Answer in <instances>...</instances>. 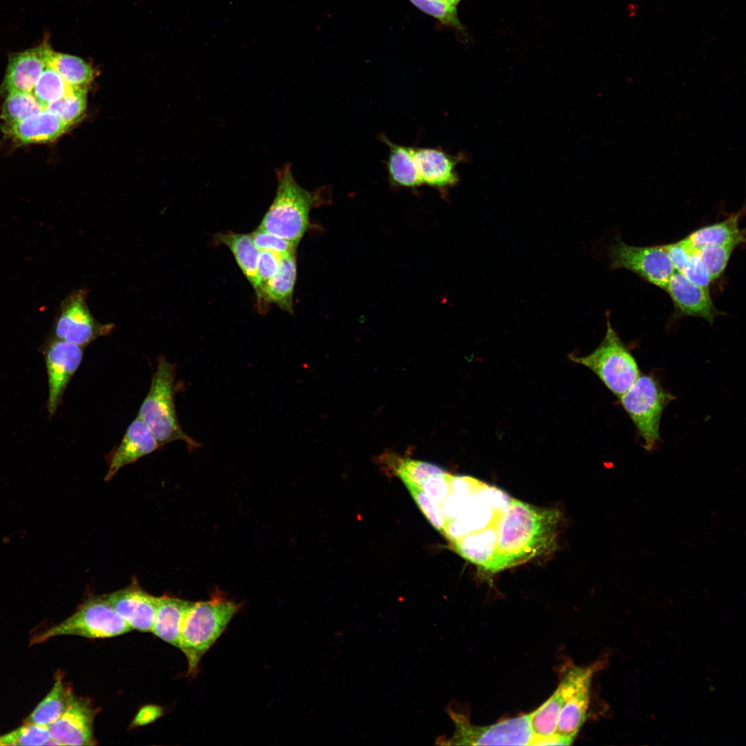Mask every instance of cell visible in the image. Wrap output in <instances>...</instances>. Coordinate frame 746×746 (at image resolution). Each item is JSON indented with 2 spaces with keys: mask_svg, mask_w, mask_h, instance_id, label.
<instances>
[{
  "mask_svg": "<svg viewBox=\"0 0 746 746\" xmlns=\"http://www.w3.org/2000/svg\"><path fill=\"white\" fill-rule=\"evenodd\" d=\"M562 514L511 498L501 517L494 555L486 571L498 572L552 553Z\"/></svg>",
  "mask_w": 746,
  "mask_h": 746,
  "instance_id": "6da1fadb",
  "label": "cell"
},
{
  "mask_svg": "<svg viewBox=\"0 0 746 746\" xmlns=\"http://www.w3.org/2000/svg\"><path fill=\"white\" fill-rule=\"evenodd\" d=\"M510 499L471 477L452 475L450 492L439 504L444 522L441 533L452 543L496 528Z\"/></svg>",
  "mask_w": 746,
  "mask_h": 746,
  "instance_id": "7a4b0ae2",
  "label": "cell"
},
{
  "mask_svg": "<svg viewBox=\"0 0 746 746\" xmlns=\"http://www.w3.org/2000/svg\"><path fill=\"white\" fill-rule=\"evenodd\" d=\"M276 177L275 197L258 228L298 247L310 227L311 211L327 202L330 188L304 189L294 178L289 163L278 168Z\"/></svg>",
  "mask_w": 746,
  "mask_h": 746,
  "instance_id": "3957f363",
  "label": "cell"
},
{
  "mask_svg": "<svg viewBox=\"0 0 746 746\" xmlns=\"http://www.w3.org/2000/svg\"><path fill=\"white\" fill-rule=\"evenodd\" d=\"M240 604L215 593L209 600L193 602L184 620L179 648L194 675L202 656L213 645L236 615Z\"/></svg>",
  "mask_w": 746,
  "mask_h": 746,
  "instance_id": "277c9868",
  "label": "cell"
},
{
  "mask_svg": "<svg viewBox=\"0 0 746 746\" xmlns=\"http://www.w3.org/2000/svg\"><path fill=\"white\" fill-rule=\"evenodd\" d=\"M175 376V365L165 357L160 356L138 417L148 425L161 446L181 440L189 448L193 450L200 448V443L184 432L177 418L174 402Z\"/></svg>",
  "mask_w": 746,
  "mask_h": 746,
  "instance_id": "5b68a950",
  "label": "cell"
},
{
  "mask_svg": "<svg viewBox=\"0 0 746 746\" xmlns=\"http://www.w3.org/2000/svg\"><path fill=\"white\" fill-rule=\"evenodd\" d=\"M620 403L633 421L648 452L660 441V425L665 407L675 397L652 374H640L619 398Z\"/></svg>",
  "mask_w": 746,
  "mask_h": 746,
  "instance_id": "8992f818",
  "label": "cell"
},
{
  "mask_svg": "<svg viewBox=\"0 0 746 746\" xmlns=\"http://www.w3.org/2000/svg\"><path fill=\"white\" fill-rule=\"evenodd\" d=\"M605 336L591 353L584 356L570 355L571 361L593 372L604 385L619 398L640 374L635 358L613 328L606 316Z\"/></svg>",
  "mask_w": 746,
  "mask_h": 746,
  "instance_id": "52a82bcc",
  "label": "cell"
},
{
  "mask_svg": "<svg viewBox=\"0 0 746 746\" xmlns=\"http://www.w3.org/2000/svg\"><path fill=\"white\" fill-rule=\"evenodd\" d=\"M131 630L104 595L88 597L69 618L35 635L31 642L40 643L59 635L106 638L122 635Z\"/></svg>",
  "mask_w": 746,
  "mask_h": 746,
  "instance_id": "ba28073f",
  "label": "cell"
},
{
  "mask_svg": "<svg viewBox=\"0 0 746 746\" xmlns=\"http://www.w3.org/2000/svg\"><path fill=\"white\" fill-rule=\"evenodd\" d=\"M455 723V731L447 740H437V744L454 745H530L533 738L530 716H522L501 720L486 726L470 723L463 714L450 710Z\"/></svg>",
  "mask_w": 746,
  "mask_h": 746,
  "instance_id": "9c48e42d",
  "label": "cell"
},
{
  "mask_svg": "<svg viewBox=\"0 0 746 746\" xmlns=\"http://www.w3.org/2000/svg\"><path fill=\"white\" fill-rule=\"evenodd\" d=\"M596 667L573 665L563 673L559 684L564 694L556 734L574 741L580 729L586 720L590 702L592 677Z\"/></svg>",
  "mask_w": 746,
  "mask_h": 746,
  "instance_id": "30bf717a",
  "label": "cell"
},
{
  "mask_svg": "<svg viewBox=\"0 0 746 746\" xmlns=\"http://www.w3.org/2000/svg\"><path fill=\"white\" fill-rule=\"evenodd\" d=\"M612 269H624L664 289L676 271L662 245L638 247L618 240L609 249Z\"/></svg>",
  "mask_w": 746,
  "mask_h": 746,
  "instance_id": "8fae6325",
  "label": "cell"
},
{
  "mask_svg": "<svg viewBox=\"0 0 746 746\" xmlns=\"http://www.w3.org/2000/svg\"><path fill=\"white\" fill-rule=\"evenodd\" d=\"M87 293L79 289L64 300L55 325L56 338L84 347L113 331L114 325L102 324L93 317L86 303Z\"/></svg>",
  "mask_w": 746,
  "mask_h": 746,
  "instance_id": "7c38bea8",
  "label": "cell"
},
{
  "mask_svg": "<svg viewBox=\"0 0 746 746\" xmlns=\"http://www.w3.org/2000/svg\"><path fill=\"white\" fill-rule=\"evenodd\" d=\"M83 348L55 338L45 349L48 383L47 409L50 417L56 412L68 383L82 361Z\"/></svg>",
  "mask_w": 746,
  "mask_h": 746,
  "instance_id": "4fadbf2b",
  "label": "cell"
},
{
  "mask_svg": "<svg viewBox=\"0 0 746 746\" xmlns=\"http://www.w3.org/2000/svg\"><path fill=\"white\" fill-rule=\"evenodd\" d=\"M52 51L49 39L45 37L35 47L10 54L0 92L32 93L39 76L48 66Z\"/></svg>",
  "mask_w": 746,
  "mask_h": 746,
  "instance_id": "5bb4252c",
  "label": "cell"
},
{
  "mask_svg": "<svg viewBox=\"0 0 746 746\" xmlns=\"http://www.w3.org/2000/svg\"><path fill=\"white\" fill-rule=\"evenodd\" d=\"M95 710L88 700L71 694L61 717L48 727L50 738L57 745H94Z\"/></svg>",
  "mask_w": 746,
  "mask_h": 746,
  "instance_id": "9a60e30c",
  "label": "cell"
},
{
  "mask_svg": "<svg viewBox=\"0 0 746 746\" xmlns=\"http://www.w3.org/2000/svg\"><path fill=\"white\" fill-rule=\"evenodd\" d=\"M413 156L421 185L444 194L459 182L456 167L464 160L463 154L452 155L439 148L413 146Z\"/></svg>",
  "mask_w": 746,
  "mask_h": 746,
  "instance_id": "2e32d148",
  "label": "cell"
},
{
  "mask_svg": "<svg viewBox=\"0 0 746 746\" xmlns=\"http://www.w3.org/2000/svg\"><path fill=\"white\" fill-rule=\"evenodd\" d=\"M664 290L670 296L680 316L699 317L711 325L723 312L714 305L709 289L700 287L675 271Z\"/></svg>",
  "mask_w": 746,
  "mask_h": 746,
  "instance_id": "e0dca14e",
  "label": "cell"
},
{
  "mask_svg": "<svg viewBox=\"0 0 746 746\" xmlns=\"http://www.w3.org/2000/svg\"><path fill=\"white\" fill-rule=\"evenodd\" d=\"M105 595L117 613L132 629L152 631L157 597L142 590L136 582Z\"/></svg>",
  "mask_w": 746,
  "mask_h": 746,
  "instance_id": "ac0fdd59",
  "label": "cell"
},
{
  "mask_svg": "<svg viewBox=\"0 0 746 746\" xmlns=\"http://www.w3.org/2000/svg\"><path fill=\"white\" fill-rule=\"evenodd\" d=\"M296 275V252L283 256L276 274L256 294L259 313L265 314L269 305L274 304L282 310L293 314V296Z\"/></svg>",
  "mask_w": 746,
  "mask_h": 746,
  "instance_id": "d6986e66",
  "label": "cell"
},
{
  "mask_svg": "<svg viewBox=\"0 0 746 746\" xmlns=\"http://www.w3.org/2000/svg\"><path fill=\"white\" fill-rule=\"evenodd\" d=\"M160 447L148 425L139 417H136L111 455L105 480L112 479L124 466L134 463Z\"/></svg>",
  "mask_w": 746,
  "mask_h": 746,
  "instance_id": "ffe728a7",
  "label": "cell"
},
{
  "mask_svg": "<svg viewBox=\"0 0 746 746\" xmlns=\"http://www.w3.org/2000/svg\"><path fill=\"white\" fill-rule=\"evenodd\" d=\"M70 128L56 114L44 109L15 124H3L2 131L16 144L23 145L52 142Z\"/></svg>",
  "mask_w": 746,
  "mask_h": 746,
  "instance_id": "44dd1931",
  "label": "cell"
},
{
  "mask_svg": "<svg viewBox=\"0 0 746 746\" xmlns=\"http://www.w3.org/2000/svg\"><path fill=\"white\" fill-rule=\"evenodd\" d=\"M193 602L168 595L157 597V609L152 631L164 642L179 648L186 615Z\"/></svg>",
  "mask_w": 746,
  "mask_h": 746,
  "instance_id": "7402d4cb",
  "label": "cell"
},
{
  "mask_svg": "<svg viewBox=\"0 0 746 746\" xmlns=\"http://www.w3.org/2000/svg\"><path fill=\"white\" fill-rule=\"evenodd\" d=\"M380 139L389 149L386 169L392 186L413 190L421 186L414 160L413 146L392 142L384 135H381Z\"/></svg>",
  "mask_w": 746,
  "mask_h": 746,
  "instance_id": "603a6c76",
  "label": "cell"
},
{
  "mask_svg": "<svg viewBox=\"0 0 746 746\" xmlns=\"http://www.w3.org/2000/svg\"><path fill=\"white\" fill-rule=\"evenodd\" d=\"M215 242L226 246L231 251L242 273L254 288L260 251L255 245L251 234L221 232L216 235Z\"/></svg>",
  "mask_w": 746,
  "mask_h": 746,
  "instance_id": "cb8c5ba5",
  "label": "cell"
},
{
  "mask_svg": "<svg viewBox=\"0 0 746 746\" xmlns=\"http://www.w3.org/2000/svg\"><path fill=\"white\" fill-rule=\"evenodd\" d=\"M743 211L731 214L723 221L700 227L685 238L694 247L709 245L735 244L745 242V233L739 227Z\"/></svg>",
  "mask_w": 746,
  "mask_h": 746,
  "instance_id": "d4e9b609",
  "label": "cell"
},
{
  "mask_svg": "<svg viewBox=\"0 0 746 746\" xmlns=\"http://www.w3.org/2000/svg\"><path fill=\"white\" fill-rule=\"evenodd\" d=\"M48 66L68 85L76 88H88L96 75L93 67L82 58L54 50L50 56Z\"/></svg>",
  "mask_w": 746,
  "mask_h": 746,
  "instance_id": "484cf974",
  "label": "cell"
},
{
  "mask_svg": "<svg viewBox=\"0 0 746 746\" xmlns=\"http://www.w3.org/2000/svg\"><path fill=\"white\" fill-rule=\"evenodd\" d=\"M72 691L63 683L61 675L57 677L52 689L37 705L25 723L49 727L56 722L66 709Z\"/></svg>",
  "mask_w": 746,
  "mask_h": 746,
  "instance_id": "4316f807",
  "label": "cell"
},
{
  "mask_svg": "<svg viewBox=\"0 0 746 746\" xmlns=\"http://www.w3.org/2000/svg\"><path fill=\"white\" fill-rule=\"evenodd\" d=\"M563 703L564 694L558 685L547 700L529 714L533 734L530 745H539L542 740L556 734L557 720Z\"/></svg>",
  "mask_w": 746,
  "mask_h": 746,
  "instance_id": "83f0119b",
  "label": "cell"
},
{
  "mask_svg": "<svg viewBox=\"0 0 746 746\" xmlns=\"http://www.w3.org/2000/svg\"><path fill=\"white\" fill-rule=\"evenodd\" d=\"M44 109L32 93L10 92L6 94L0 118L4 122L3 125H11Z\"/></svg>",
  "mask_w": 746,
  "mask_h": 746,
  "instance_id": "f1b7e54d",
  "label": "cell"
},
{
  "mask_svg": "<svg viewBox=\"0 0 746 746\" xmlns=\"http://www.w3.org/2000/svg\"><path fill=\"white\" fill-rule=\"evenodd\" d=\"M75 88L68 85L62 77L48 66L37 79L32 93L46 108L71 93Z\"/></svg>",
  "mask_w": 746,
  "mask_h": 746,
  "instance_id": "f546056e",
  "label": "cell"
},
{
  "mask_svg": "<svg viewBox=\"0 0 746 746\" xmlns=\"http://www.w3.org/2000/svg\"><path fill=\"white\" fill-rule=\"evenodd\" d=\"M87 105V88H75L60 99L50 104L46 110L56 114L71 127L82 118Z\"/></svg>",
  "mask_w": 746,
  "mask_h": 746,
  "instance_id": "4dcf8cb0",
  "label": "cell"
},
{
  "mask_svg": "<svg viewBox=\"0 0 746 746\" xmlns=\"http://www.w3.org/2000/svg\"><path fill=\"white\" fill-rule=\"evenodd\" d=\"M57 745L51 739L48 727L25 723L6 734L0 735V745Z\"/></svg>",
  "mask_w": 746,
  "mask_h": 746,
  "instance_id": "1f68e13d",
  "label": "cell"
},
{
  "mask_svg": "<svg viewBox=\"0 0 746 746\" xmlns=\"http://www.w3.org/2000/svg\"><path fill=\"white\" fill-rule=\"evenodd\" d=\"M395 464L394 470L403 482L410 481L420 488L430 477L444 471L438 466L412 459H398Z\"/></svg>",
  "mask_w": 746,
  "mask_h": 746,
  "instance_id": "d6a6232c",
  "label": "cell"
},
{
  "mask_svg": "<svg viewBox=\"0 0 746 746\" xmlns=\"http://www.w3.org/2000/svg\"><path fill=\"white\" fill-rule=\"evenodd\" d=\"M423 12L439 21L442 25L465 33V27L461 22L457 7L443 0H409Z\"/></svg>",
  "mask_w": 746,
  "mask_h": 746,
  "instance_id": "836d02e7",
  "label": "cell"
},
{
  "mask_svg": "<svg viewBox=\"0 0 746 746\" xmlns=\"http://www.w3.org/2000/svg\"><path fill=\"white\" fill-rule=\"evenodd\" d=\"M737 246L735 244L709 245L698 248L712 282L723 274Z\"/></svg>",
  "mask_w": 746,
  "mask_h": 746,
  "instance_id": "e575fe53",
  "label": "cell"
},
{
  "mask_svg": "<svg viewBox=\"0 0 746 746\" xmlns=\"http://www.w3.org/2000/svg\"><path fill=\"white\" fill-rule=\"evenodd\" d=\"M417 504L430 523L442 533L444 522L439 505L428 497L419 486L410 481H404Z\"/></svg>",
  "mask_w": 746,
  "mask_h": 746,
  "instance_id": "d590c367",
  "label": "cell"
},
{
  "mask_svg": "<svg viewBox=\"0 0 746 746\" xmlns=\"http://www.w3.org/2000/svg\"><path fill=\"white\" fill-rule=\"evenodd\" d=\"M256 247L261 251H269L281 256L296 252L297 247L290 242L257 228L251 233Z\"/></svg>",
  "mask_w": 746,
  "mask_h": 746,
  "instance_id": "8d00e7d4",
  "label": "cell"
},
{
  "mask_svg": "<svg viewBox=\"0 0 746 746\" xmlns=\"http://www.w3.org/2000/svg\"><path fill=\"white\" fill-rule=\"evenodd\" d=\"M282 256L269 251L260 252L256 283L254 287L255 294L261 289L268 280L276 274L280 267Z\"/></svg>",
  "mask_w": 746,
  "mask_h": 746,
  "instance_id": "74e56055",
  "label": "cell"
},
{
  "mask_svg": "<svg viewBox=\"0 0 746 746\" xmlns=\"http://www.w3.org/2000/svg\"><path fill=\"white\" fill-rule=\"evenodd\" d=\"M682 274L694 283L709 289L711 279L698 249H695Z\"/></svg>",
  "mask_w": 746,
  "mask_h": 746,
  "instance_id": "f35d334b",
  "label": "cell"
},
{
  "mask_svg": "<svg viewBox=\"0 0 746 746\" xmlns=\"http://www.w3.org/2000/svg\"><path fill=\"white\" fill-rule=\"evenodd\" d=\"M451 475L445 470L427 479L421 488L439 505L450 490Z\"/></svg>",
  "mask_w": 746,
  "mask_h": 746,
  "instance_id": "ab89813d",
  "label": "cell"
},
{
  "mask_svg": "<svg viewBox=\"0 0 746 746\" xmlns=\"http://www.w3.org/2000/svg\"><path fill=\"white\" fill-rule=\"evenodd\" d=\"M676 271L682 273L694 252V248L685 238L681 240L662 245Z\"/></svg>",
  "mask_w": 746,
  "mask_h": 746,
  "instance_id": "60d3db41",
  "label": "cell"
},
{
  "mask_svg": "<svg viewBox=\"0 0 746 746\" xmlns=\"http://www.w3.org/2000/svg\"><path fill=\"white\" fill-rule=\"evenodd\" d=\"M443 1H446L447 3L451 5V6L457 7L459 5V3L461 2V0H443Z\"/></svg>",
  "mask_w": 746,
  "mask_h": 746,
  "instance_id": "b9f144b4",
  "label": "cell"
}]
</instances>
